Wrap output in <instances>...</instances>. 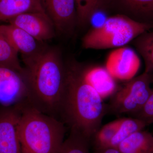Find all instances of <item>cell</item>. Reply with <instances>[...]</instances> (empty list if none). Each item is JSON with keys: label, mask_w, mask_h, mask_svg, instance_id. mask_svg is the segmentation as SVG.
<instances>
[{"label": "cell", "mask_w": 153, "mask_h": 153, "mask_svg": "<svg viewBox=\"0 0 153 153\" xmlns=\"http://www.w3.org/2000/svg\"><path fill=\"white\" fill-rule=\"evenodd\" d=\"M22 59L27 102L40 112L60 120L66 80V63L61 52L57 48L44 47Z\"/></svg>", "instance_id": "obj_1"}, {"label": "cell", "mask_w": 153, "mask_h": 153, "mask_svg": "<svg viewBox=\"0 0 153 153\" xmlns=\"http://www.w3.org/2000/svg\"><path fill=\"white\" fill-rule=\"evenodd\" d=\"M66 80L60 120L70 130L90 140L108 113L103 98L85 76V66L76 60L66 63Z\"/></svg>", "instance_id": "obj_2"}, {"label": "cell", "mask_w": 153, "mask_h": 153, "mask_svg": "<svg viewBox=\"0 0 153 153\" xmlns=\"http://www.w3.org/2000/svg\"><path fill=\"white\" fill-rule=\"evenodd\" d=\"M66 125L25 102L19 124L22 153H60Z\"/></svg>", "instance_id": "obj_3"}, {"label": "cell", "mask_w": 153, "mask_h": 153, "mask_svg": "<svg viewBox=\"0 0 153 153\" xmlns=\"http://www.w3.org/2000/svg\"><path fill=\"white\" fill-rule=\"evenodd\" d=\"M153 29L152 24L116 14L105 19L100 26L91 28L82 38V46L85 49L96 50L122 47Z\"/></svg>", "instance_id": "obj_4"}, {"label": "cell", "mask_w": 153, "mask_h": 153, "mask_svg": "<svg viewBox=\"0 0 153 153\" xmlns=\"http://www.w3.org/2000/svg\"><path fill=\"white\" fill-rule=\"evenodd\" d=\"M153 74L144 72L131 78L111 95L108 112L132 115L139 111L149 97L152 88Z\"/></svg>", "instance_id": "obj_5"}, {"label": "cell", "mask_w": 153, "mask_h": 153, "mask_svg": "<svg viewBox=\"0 0 153 153\" xmlns=\"http://www.w3.org/2000/svg\"><path fill=\"white\" fill-rule=\"evenodd\" d=\"M23 104L0 106V153H22L19 129Z\"/></svg>", "instance_id": "obj_6"}, {"label": "cell", "mask_w": 153, "mask_h": 153, "mask_svg": "<svg viewBox=\"0 0 153 153\" xmlns=\"http://www.w3.org/2000/svg\"><path fill=\"white\" fill-rule=\"evenodd\" d=\"M27 88L22 72L0 65V106H16L27 101Z\"/></svg>", "instance_id": "obj_7"}, {"label": "cell", "mask_w": 153, "mask_h": 153, "mask_svg": "<svg viewBox=\"0 0 153 153\" xmlns=\"http://www.w3.org/2000/svg\"><path fill=\"white\" fill-rule=\"evenodd\" d=\"M44 10L53 22L56 32L71 36L77 27L75 0H41Z\"/></svg>", "instance_id": "obj_8"}, {"label": "cell", "mask_w": 153, "mask_h": 153, "mask_svg": "<svg viewBox=\"0 0 153 153\" xmlns=\"http://www.w3.org/2000/svg\"><path fill=\"white\" fill-rule=\"evenodd\" d=\"M8 23L25 30L41 42L51 40L55 36V26L46 13H25L14 17Z\"/></svg>", "instance_id": "obj_9"}, {"label": "cell", "mask_w": 153, "mask_h": 153, "mask_svg": "<svg viewBox=\"0 0 153 153\" xmlns=\"http://www.w3.org/2000/svg\"><path fill=\"white\" fill-rule=\"evenodd\" d=\"M0 34L22 57L36 54L44 47L41 46V42L25 30L11 24L0 25Z\"/></svg>", "instance_id": "obj_10"}, {"label": "cell", "mask_w": 153, "mask_h": 153, "mask_svg": "<svg viewBox=\"0 0 153 153\" xmlns=\"http://www.w3.org/2000/svg\"><path fill=\"white\" fill-rule=\"evenodd\" d=\"M109 10L137 22L153 25V0H109Z\"/></svg>", "instance_id": "obj_11"}, {"label": "cell", "mask_w": 153, "mask_h": 153, "mask_svg": "<svg viewBox=\"0 0 153 153\" xmlns=\"http://www.w3.org/2000/svg\"><path fill=\"white\" fill-rule=\"evenodd\" d=\"M31 12L46 13L41 0H0V22Z\"/></svg>", "instance_id": "obj_12"}, {"label": "cell", "mask_w": 153, "mask_h": 153, "mask_svg": "<svg viewBox=\"0 0 153 153\" xmlns=\"http://www.w3.org/2000/svg\"><path fill=\"white\" fill-rule=\"evenodd\" d=\"M108 64V69L112 76L119 79L130 78L137 68L136 58L129 49H123L118 52Z\"/></svg>", "instance_id": "obj_13"}, {"label": "cell", "mask_w": 153, "mask_h": 153, "mask_svg": "<svg viewBox=\"0 0 153 153\" xmlns=\"http://www.w3.org/2000/svg\"><path fill=\"white\" fill-rule=\"evenodd\" d=\"M85 73L88 81L102 98L113 95L117 90L112 75L108 70L101 68H89L85 66Z\"/></svg>", "instance_id": "obj_14"}, {"label": "cell", "mask_w": 153, "mask_h": 153, "mask_svg": "<svg viewBox=\"0 0 153 153\" xmlns=\"http://www.w3.org/2000/svg\"><path fill=\"white\" fill-rule=\"evenodd\" d=\"M117 149L121 153H153V135L143 130L136 132L123 141Z\"/></svg>", "instance_id": "obj_15"}, {"label": "cell", "mask_w": 153, "mask_h": 153, "mask_svg": "<svg viewBox=\"0 0 153 153\" xmlns=\"http://www.w3.org/2000/svg\"><path fill=\"white\" fill-rule=\"evenodd\" d=\"M77 27H85L97 13L108 10L109 0H75Z\"/></svg>", "instance_id": "obj_16"}, {"label": "cell", "mask_w": 153, "mask_h": 153, "mask_svg": "<svg viewBox=\"0 0 153 153\" xmlns=\"http://www.w3.org/2000/svg\"><path fill=\"white\" fill-rule=\"evenodd\" d=\"M145 63V72L153 73V29L143 33L132 41Z\"/></svg>", "instance_id": "obj_17"}, {"label": "cell", "mask_w": 153, "mask_h": 153, "mask_svg": "<svg viewBox=\"0 0 153 153\" xmlns=\"http://www.w3.org/2000/svg\"><path fill=\"white\" fill-rule=\"evenodd\" d=\"M146 126L144 122L137 118H122L118 129L111 140L109 147L117 148L124 140L134 133L143 130Z\"/></svg>", "instance_id": "obj_18"}, {"label": "cell", "mask_w": 153, "mask_h": 153, "mask_svg": "<svg viewBox=\"0 0 153 153\" xmlns=\"http://www.w3.org/2000/svg\"><path fill=\"white\" fill-rule=\"evenodd\" d=\"M64 140L60 153H90L91 140L76 131L70 130Z\"/></svg>", "instance_id": "obj_19"}, {"label": "cell", "mask_w": 153, "mask_h": 153, "mask_svg": "<svg viewBox=\"0 0 153 153\" xmlns=\"http://www.w3.org/2000/svg\"><path fill=\"white\" fill-rule=\"evenodd\" d=\"M121 118L113 121L100 128L91 140L94 150L109 147L110 143L118 129Z\"/></svg>", "instance_id": "obj_20"}, {"label": "cell", "mask_w": 153, "mask_h": 153, "mask_svg": "<svg viewBox=\"0 0 153 153\" xmlns=\"http://www.w3.org/2000/svg\"><path fill=\"white\" fill-rule=\"evenodd\" d=\"M18 54L0 34V65L23 72V67L19 60Z\"/></svg>", "instance_id": "obj_21"}, {"label": "cell", "mask_w": 153, "mask_h": 153, "mask_svg": "<svg viewBox=\"0 0 153 153\" xmlns=\"http://www.w3.org/2000/svg\"><path fill=\"white\" fill-rule=\"evenodd\" d=\"M131 116L143 121L147 126L153 124V88L149 97L142 108Z\"/></svg>", "instance_id": "obj_22"}, {"label": "cell", "mask_w": 153, "mask_h": 153, "mask_svg": "<svg viewBox=\"0 0 153 153\" xmlns=\"http://www.w3.org/2000/svg\"><path fill=\"white\" fill-rule=\"evenodd\" d=\"M92 153H121L117 148L109 147L102 149L95 150Z\"/></svg>", "instance_id": "obj_23"}]
</instances>
